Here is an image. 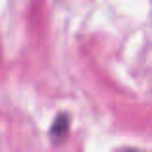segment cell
I'll return each mask as SVG.
<instances>
[{
	"instance_id": "obj_1",
	"label": "cell",
	"mask_w": 152,
	"mask_h": 152,
	"mask_svg": "<svg viewBox=\"0 0 152 152\" xmlns=\"http://www.w3.org/2000/svg\"><path fill=\"white\" fill-rule=\"evenodd\" d=\"M121 152H142V150H135V148H125V150H121Z\"/></svg>"
}]
</instances>
